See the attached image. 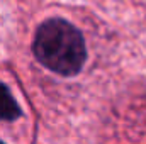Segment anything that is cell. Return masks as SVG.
<instances>
[{"instance_id":"1","label":"cell","mask_w":146,"mask_h":144,"mask_svg":"<svg viewBox=\"0 0 146 144\" xmlns=\"http://www.w3.org/2000/svg\"><path fill=\"white\" fill-rule=\"evenodd\" d=\"M36 59L60 76H75L87 61V46L82 32L72 22L53 17L36 29L33 41Z\"/></svg>"},{"instance_id":"2","label":"cell","mask_w":146,"mask_h":144,"mask_svg":"<svg viewBox=\"0 0 146 144\" xmlns=\"http://www.w3.org/2000/svg\"><path fill=\"white\" fill-rule=\"evenodd\" d=\"M22 115V110L19 107L17 100L10 93L9 87L0 81V120L14 122Z\"/></svg>"}]
</instances>
